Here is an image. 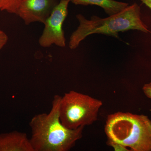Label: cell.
I'll return each mask as SVG.
<instances>
[{"instance_id": "obj_1", "label": "cell", "mask_w": 151, "mask_h": 151, "mask_svg": "<svg viewBox=\"0 0 151 151\" xmlns=\"http://www.w3.org/2000/svg\"><path fill=\"white\" fill-rule=\"evenodd\" d=\"M61 97L58 95L54 96L50 111L36 115L30 121V140L34 151H68L82 137L84 127L71 129L60 122L59 105Z\"/></svg>"}, {"instance_id": "obj_2", "label": "cell", "mask_w": 151, "mask_h": 151, "mask_svg": "<svg viewBox=\"0 0 151 151\" xmlns=\"http://www.w3.org/2000/svg\"><path fill=\"white\" fill-rule=\"evenodd\" d=\"M105 132L108 145L115 150L151 151V121L147 116L123 112L111 114Z\"/></svg>"}, {"instance_id": "obj_3", "label": "cell", "mask_w": 151, "mask_h": 151, "mask_svg": "<svg viewBox=\"0 0 151 151\" xmlns=\"http://www.w3.org/2000/svg\"><path fill=\"white\" fill-rule=\"evenodd\" d=\"M79 26L70 36L69 47L70 49L77 48L80 42L93 34H101L119 37L118 33L131 29L145 33H151L142 20L141 9L137 3L129 6L118 13L104 18L93 15L90 20L81 14L77 15Z\"/></svg>"}, {"instance_id": "obj_4", "label": "cell", "mask_w": 151, "mask_h": 151, "mask_svg": "<svg viewBox=\"0 0 151 151\" xmlns=\"http://www.w3.org/2000/svg\"><path fill=\"white\" fill-rule=\"evenodd\" d=\"M102 105L101 100L70 91L65 93L60 99V122L65 127L71 129L89 126L97 120L98 112Z\"/></svg>"}, {"instance_id": "obj_5", "label": "cell", "mask_w": 151, "mask_h": 151, "mask_svg": "<svg viewBox=\"0 0 151 151\" xmlns=\"http://www.w3.org/2000/svg\"><path fill=\"white\" fill-rule=\"evenodd\" d=\"M70 0H60L51 14L44 23L45 28L39 40L41 46L47 47L52 44L65 47V39L63 24L68 15Z\"/></svg>"}, {"instance_id": "obj_6", "label": "cell", "mask_w": 151, "mask_h": 151, "mask_svg": "<svg viewBox=\"0 0 151 151\" xmlns=\"http://www.w3.org/2000/svg\"><path fill=\"white\" fill-rule=\"evenodd\" d=\"M60 0H20L17 15L28 25L35 22L44 23Z\"/></svg>"}, {"instance_id": "obj_7", "label": "cell", "mask_w": 151, "mask_h": 151, "mask_svg": "<svg viewBox=\"0 0 151 151\" xmlns=\"http://www.w3.org/2000/svg\"><path fill=\"white\" fill-rule=\"evenodd\" d=\"M0 151H34L24 132L14 131L0 134Z\"/></svg>"}, {"instance_id": "obj_8", "label": "cell", "mask_w": 151, "mask_h": 151, "mask_svg": "<svg viewBox=\"0 0 151 151\" xmlns=\"http://www.w3.org/2000/svg\"><path fill=\"white\" fill-rule=\"evenodd\" d=\"M75 5H96L102 8L109 16L118 13L129 6V4L114 0H70Z\"/></svg>"}, {"instance_id": "obj_9", "label": "cell", "mask_w": 151, "mask_h": 151, "mask_svg": "<svg viewBox=\"0 0 151 151\" xmlns=\"http://www.w3.org/2000/svg\"><path fill=\"white\" fill-rule=\"evenodd\" d=\"M20 1V0H0V11L17 15Z\"/></svg>"}, {"instance_id": "obj_10", "label": "cell", "mask_w": 151, "mask_h": 151, "mask_svg": "<svg viewBox=\"0 0 151 151\" xmlns=\"http://www.w3.org/2000/svg\"><path fill=\"white\" fill-rule=\"evenodd\" d=\"M8 40V36L4 31L0 29V50L6 45Z\"/></svg>"}, {"instance_id": "obj_11", "label": "cell", "mask_w": 151, "mask_h": 151, "mask_svg": "<svg viewBox=\"0 0 151 151\" xmlns=\"http://www.w3.org/2000/svg\"><path fill=\"white\" fill-rule=\"evenodd\" d=\"M142 89L146 96L151 99V82L145 84L143 87Z\"/></svg>"}, {"instance_id": "obj_12", "label": "cell", "mask_w": 151, "mask_h": 151, "mask_svg": "<svg viewBox=\"0 0 151 151\" xmlns=\"http://www.w3.org/2000/svg\"><path fill=\"white\" fill-rule=\"evenodd\" d=\"M142 2L143 4H145L151 10V0H139Z\"/></svg>"}]
</instances>
